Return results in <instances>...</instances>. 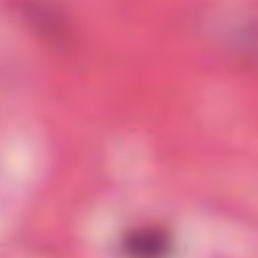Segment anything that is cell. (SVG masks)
<instances>
[{"mask_svg": "<svg viewBox=\"0 0 258 258\" xmlns=\"http://www.w3.org/2000/svg\"><path fill=\"white\" fill-rule=\"evenodd\" d=\"M22 12H24L26 20L42 36H46L50 40H62L64 38L67 26L60 20V14L52 6L44 4L42 0H24L22 2Z\"/></svg>", "mask_w": 258, "mask_h": 258, "instance_id": "cell-2", "label": "cell"}, {"mask_svg": "<svg viewBox=\"0 0 258 258\" xmlns=\"http://www.w3.org/2000/svg\"><path fill=\"white\" fill-rule=\"evenodd\" d=\"M125 258H169L171 238L161 228H137L121 240Z\"/></svg>", "mask_w": 258, "mask_h": 258, "instance_id": "cell-1", "label": "cell"}]
</instances>
